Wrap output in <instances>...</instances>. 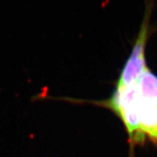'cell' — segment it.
Instances as JSON below:
<instances>
[{"mask_svg":"<svg viewBox=\"0 0 157 157\" xmlns=\"http://www.w3.org/2000/svg\"><path fill=\"white\" fill-rule=\"evenodd\" d=\"M155 0H147L144 16L140 30L131 52L122 67L119 78L115 82L116 88L130 87L138 81L141 74L147 68L146 62V45L150 37L151 17Z\"/></svg>","mask_w":157,"mask_h":157,"instance_id":"cell-2","label":"cell"},{"mask_svg":"<svg viewBox=\"0 0 157 157\" xmlns=\"http://www.w3.org/2000/svg\"><path fill=\"white\" fill-rule=\"evenodd\" d=\"M138 125L139 143L146 140L157 144V75L149 68L134 86L118 88Z\"/></svg>","mask_w":157,"mask_h":157,"instance_id":"cell-1","label":"cell"}]
</instances>
